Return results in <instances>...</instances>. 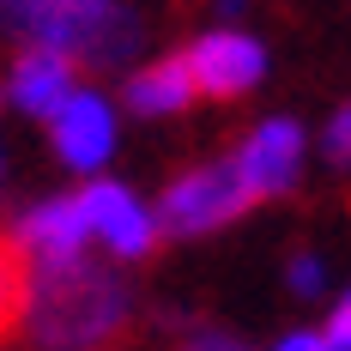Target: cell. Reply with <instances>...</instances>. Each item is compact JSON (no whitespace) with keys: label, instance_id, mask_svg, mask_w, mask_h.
I'll return each instance as SVG.
<instances>
[{"label":"cell","instance_id":"8992f818","mask_svg":"<svg viewBox=\"0 0 351 351\" xmlns=\"http://www.w3.org/2000/svg\"><path fill=\"white\" fill-rule=\"evenodd\" d=\"M303 158H309L303 121L267 115V121H254V128L243 134L230 170H237V182L248 188V200H279V194H291V188L303 182Z\"/></svg>","mask_w":351,"mask_h":351},{"label":"cell","instance_id":"d6986e66","mask_svg":"<svg viewBox=\"0 0 351 351\" xmlns=\"http://www.w3.org/2000/svg\"><path fill=\"white\" fill-rule=\"evenodd\" d=\"M0 104H6V97H0Z\"/></svg>","mask_w":351,"mask_h":351},{"label":"cell","instance_id":"9a60e30c","mask_svg":"<svg viewBox=\"0 0 351 351\" xmlns=\"http://www.w3.org/2000/svg\"><path fill=\"white\" fill-rule=\"evenodd\" d=\"M321 339H327L333 351H351V291L333 297V309H327V321H321Z\"/></svg>","mask_w":351,"mask_h":351},{"label":"cell","instance_id":"30bf717a","mask_svg":"<svg viewBox=\"0 0 351 351\" xmlns=\"http://www.w3.org/2000/svg\"><path fill=\"white\" fill-rule=\"evenodd\" d=\"M194 97H200V91H194V79H188V67H182V55H170V61H152V67H134V73H128V91H121V104L134 109L140 121L182 115Z\"/></svg>","mask_w":351,"mask_h":351},{"label":"cell","instance_id":"e0dca14e","mask_svg":"<svg viewBox=\"0 0 351 351\" xmlns=\"http://www.w3.org/2000/svg\"><path fill=\"white\" fill-rule=\"evenodd\" d=\"M237 12H243V0H218V19H224V25H230Z\"/></svg>","mask_w":351,"mask_h":351},{"label":"cell","instance_id":"5b68a950","mask_svg":"<svg viewBox=\"0 0 351 351\" xmlns=\"http://www.w3.org/2000/svg\"><path fill=\"white\" fill-rule=\"evenodd\" d=\"M182 67H188V79H194L200 97L230 104V97H248V91L267 79V43L237 31V25H212V31H200L188 43Z\"/></svg>","mask_w":351,"mask_h":351},{"label":"cell","instance_id":"2e32d148","mask_svg":"<svg viewBox=\"0 0 351 351\" xmlns=\"http://www.w3.org/2000/svg\"><path fill=\"white\" fill-rule=\"evenodd\" d=\"M273 351H333V346L321 339V327H291V333L273 339Z\"/></svg>","mask_w":351,"mask_h":351},{"label":"cell","instance_id":"5bb4252c","mask_svg":"<svg viewBox=\"0 0 351 351\" xmlns=\"http://www.w3.org/2000/svg\"><path fill=\"white\" fill-rule=\"evenodd\" d=\"M182 351H254V346H248L237 327H194L182 339Z\"/></svg>","mask_w":351,"mask_h":351},{"label":"cell","instance_id":"8fae6325","mask_svg":"<svg viewBox=\"0 0 351 351\" xmlns=\"http://www.w3.org/2000/svg\"><path fill=\"white\" fill-rule=\"evenodd\" d=\"M25 315V254L12 243H0V339Z\"/></svg>","mask_w":351,"mask_h":351},{"label":"cell","instance_id":"277c9868","mask_svg":"<svg viewBox=\"0 0 351 351\" xmlns=\"http://www.w3.org/2000/svg\"><path fill=\"white\" fill-rule=\"evenodd\" d=\"M73 200L85 212L91 243L109 248V261H140V254H152V243L164 237V230H158V212L145 206L128 182H115V176H91Z\"/></svg>","mask_w":351,"mask_h":351},{"label":"cell","instance_id":"7a4b0ae2","mask_svg":"<svg viewBox=\"0 0 351 351\" xmlns=\"http://www.w3.org/2000/svg\"><path fill=\"white\" fill-rule=\"evenodd\" d=\"M0 36L73 67H128L145 43L134 0H0Z\"/></svg>","mask_w":351,"mask_h":351},{"label":"cell","instance_id":"3957f363","mask_svg":"<svg viewBox=\"0 0 351 351\" xmlns=\"http://www.w3.org/2000/svg\"><path fill=\"white\" fill-rule=\"evenodd\" d=\"M248 206H254V200H248V188L237 182L230 158H224V164H194V170L170 176V188H164V200H158V230L194 243V237H212V230L237 224Z\"/></svg>","mask_w":351,"mask_h":351},{"label":"cell","instance_id":"9c48e42d","mask_svg":"<svg viewBox=\"0 0 351 351\" xmlns=\"http://www.w3.org/2000/svg\"><path fill=\"white\" fill-rule=\"evenodd\" d=\"M73 91H79V67H73V61L49 55V49H25V55L12 61V79H6V91H0V97H12L19 115L49 121Z\"/></svg>","mask_w":351,"mask_h":351},{"label":"cell","instance_id":"7c38bea8","mask_svg":"<svg viewBox=\"0 0 351 351\" xmlns=\"http://www.w3.org/2000/svg\"><path fill=\"white\" fill-rule=\"evenodd\" d=\"M285 285L309 303V297H321L327 291V261L321 254H291V267H285Z\"/></svg>","mask_w":351,"mask_h":351},{"label":"cell","instance_id":"4fadbf2b","mask_svg":"<svg viewBox=\"0 0 351 351\" xmlns=\"http://www.w3.org/2000/svg\"><path fill=\"white\" fill-rule=\"evenodd\" d=\"M321 152H327V164H351V104H339L327 115V134H321Z\"/></svg>","mask_w":351,"mask_h":351},{"label":"cell","instance_id":"ac0fdd59","mask_svg":"<svg viewBox=\"0 0 351 351\" xmlns=\"http://www.w3.org/2000/svg\"><path fill=\"white\" fill-rule=\"evenodd\" d=\"M0 170H6V164H0Z\"/></svg>","mask_w":351,"mask_h":351},{"label":"cell","instance_id":"52a82bcc","mask_svg":"<svg viewBox=\"0 0 351 351\" xmlns=\"http://www.w3.org/2000/svg\"><path fill=\"white\" fill-rule=\"evenodd\" d=\"M49 140H55V158L73 176L91 182V176H104V164L115 158V145H121V109L109 104L104 91L79 85L67 104L49 115Z\"/></svg>","mask_w":351,"mask_h":351},{"label":"cell","instance_id":"6da1fadb","mask_svg":"<svg viewBox=\"0 0 351 351\" xmlns=\"http://www.w3.org/2000/svg\"><path fill=\"white\" fill-rule=\"evenodd\" d=\"M134 321V285L115 267L79 254L55 267H25V315L19 327L43 351H97L121 339Z\"/></svg>","mask_w":351,"mask_h":351},{"label":"cell","instance_id":"ba28073f","mask_svg":"<svg viewBox=\"0 0 351 351\" xmlns=\"http://www.w3.org/2000/svg\"><path fill=\"white\" fill-rule=\"evenodd\" d=\"M12 248L25 254V267H55V261H79L91 248V230H85V212L73 194L61 200H36L19 230H12Z\"/></svg>","mask_w":351,"mask_h":351}]
</instances>
